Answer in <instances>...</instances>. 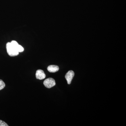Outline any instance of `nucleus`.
<instances>
[{
  "mask_svg": "<svg viewBox=\"0 0 126 126\" xmlns=\"http://www.w3.org/2000/svg\"><path fill=\"white\" fill-rule=\"evenodd\" d=\"M0 126H8V125L5 122L0 120Z\"/></svg>",
  "mask_w": 126,
  "mask_h": 126,
  "instance_id": "6e6552de",
  "label": "nucleus"
},
{
  "mask_svg": "<svg viewBox=\"0 0 126 126\" xmlns=\"http://www.w3.org/2000/svg\"><path fill=\"white\" fill-rule=\"evenodd\" d=\"M44 84L46 88H50L55 86L56 83L53 79L49 78L45 80L44 82Z\"/></svg>",
  "mask_w": 126,
  "mask_h": 126,
  "instance_id": "f03ea898",
  "label": "nucleus"
},
{
  "mask_svg": "<svg viewBox=\"0 0 126 126\" xmlns=\"http://www.w3.org/2000/svg\"><path fill=\"white\" fill-rule=\"evenodd\" d=\"M35 75L36 78L40 80L44 79L46 77V75L44 72L41 69H39L36 71Z\"/></svg>",
  "mask_w": 126,
  "mask_h": 126,
  "instance_id": "20e7f679",
  "label": "nucleus"
},
{
  "mask_svg": "<svg viewBox=\"0 0 126 126\" xmlns=\"http://www.w3.org/2000/svg\"><path fill=\"white\" fill-rule=\"evenodd\" d=\"M17 50L18 52L19 53V52H22L24 51V48L21 46L19 45H18V47L17 48Z\"/></svg>",
  "mask_w": 126,
  "mask_h": 126,
  "instance_id": "0eeeda50",
  "label": "nucleus"
},
{
  "mask_svg": "<svg viewBox=\"0 0 126 126\" xmlns=\"http://www.w3.org/2000/svg\"><path fill=\"white\" fill-rule=\"evenodd\" d=\"M5 86V84L3 81L0 79V90H2Z\"/></svg>",
  "mask_w": 126,
  "mask_h": 126,
  "instance_id": "423d86ee",
  "label": "nucleus"
},
{
  "mask_svg": "<svg viewBox=\"0 0 126 126\" xmlns=\"http://www.w3.org/2000/svg\"><path fill=\"white\" fill-rule=\"evenodd\" d=\"M59 67L56 65H50L48 66L47 70L51 73H55L58 72L59 70Z\"/></svg>",
  "mask_w": 126,
  "mask_h": 126,
  "instance_id": "39448f33",
  "label": "nucleus"
},
{
  "mask_svg": "<svg viewBox=\"0 0 126 126\" xmlns=\"http://www.w3.org/2000/svg\"><path fill=\"white\" fill-rule=\"evenodd\" d=\"M6 49L7 53L11 56H17L19 54V52H18L16 48L12 45L11 43H7L6 45Z\"/></svg>",
  "mask_w": 126,
  "mask_h": 126,
  "instance_id": "f257e3e1",
  "label": "nucleus"
},
{
  "mask_svg": "<svg viewBox=\"0 0 126 126\" xmlns=\"http://www.w3.org/2000/svg\"><path fill=\"white\" fill-rule=\"evenodd\" d=\"M74 76V73L72 70L68 71L65 75V78L67 80L68 84L71 83L73 78Z\"/></svg>",
  "mask_w": 126,
  "mask_h": 126,
  "instance_id": "7ed1b4c3",
  "label": "nucleus"
}]
</instances>
